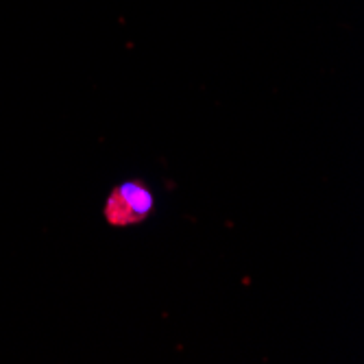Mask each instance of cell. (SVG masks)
Segmentation results:
<instances>
[{
  "label": "cell",
  "instance_id": "cell-1",
  "mask_svg": "<svg viewBox=\"0 0 364 364\" xmlns=\"http://www.w3.org/2000/svg\"><path fill=\"white\" fill-rule=\"evenodd\" d=\"M155 192L144 181H124L109 194L105 216L112 225H138L155 212Z\"/></svg>",
  "mask_w": 364,
  "mask_h": 364
}]
</instances>
